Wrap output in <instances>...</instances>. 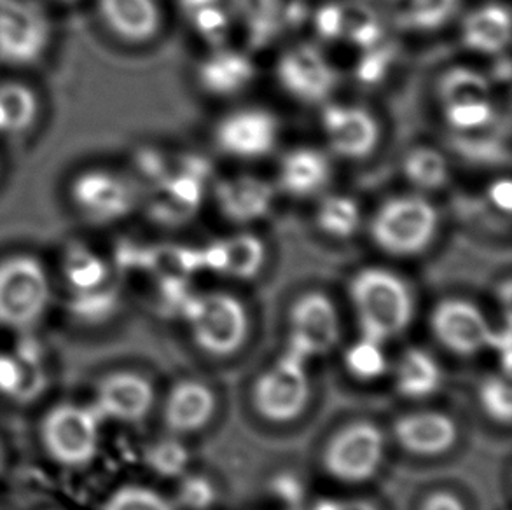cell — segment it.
Listing matches in <instances>:
<instances>
[{
  "mask_svg": "<svg viewBox=\"0 0 512 510\" xmlns=\"http://www.w3.org/2000/svg\"><path fill=\"white\" fill-rule=\"evenodd\" d=\"M254 76L256 69L249 56L236 51H217L198 70L201 86L219 97L240 93L252 83Z\"/></svg>",
  "mask_w": 512,
  "mask_h": 510,
  "instance_id": "cell-22",
  "label": "cell"
},
{
  "mask_svg": "<svg viewBox=\"0 0 512 510\" xmlns=\"http://www.w3.org/2000/svg\"><path fill=\"white\" fill-rule=\"evenodd\" d=\"M98 14L112 34L126 42H147L160 30L156 0H97Z\"/></svg>",
  "mask_w": 512,
  "mask_h": 510,
  "instance_id": "cell-20",
  "label": "cell"
},
{
  "mask_svg": "<svg viewBox=\"0 0 512 510\" xmlns=\"http://www.w3.org/2000/svg\"><path fill=\"white\" fill-rule=\"evenodd\" d=\"M313 510H378L376 505L367 502V500H334L326 498L320 500L319 504L313 507Z\"/></svg>",
  "mask_w": 512,
  "mask_h": 510,
  "instance_id": "cell-45",
  "label": "cell"
},
{
  "mask_svg": "<svg viewBox=\"0 0 512 510\" xmlns=\"http://www.w3.org/2000/svg\"><path fill=\"white\" fill-rule=\"evenodd\" d=\"M62 271L72 294L100 289L109 280L107 262L83 243H72L67 247L63 254Z\"/></svg>",
  "mask_w": 512,
  "mask_h": 510,
  "instance_id": "cell-26",
  "label": "cell"
},
{
  "mask_svg": "<svg viewBox=\"0 0 512 510\" xmlns=\"http://www.w3.org/2000/svg\"><path fill=\"white\" fill-rule=\"evenodd\" d=\"M39 116V98L20 81L0 83V135H23Z\"/></svg>",
  "mask_w": 512,
  "mask_h": 510,
  "instance_id": "cell-25",
  "label": "cell"
},
{
  "mask_svg": "<svg viewBox=\"0 0 512 510\" xmlns=\"http://www.w3.org/2000/svg\"><path fill=\"white\" fill-rule=\"evenodd\" d=\"M180 313L189 324L194 343L208 355L229 357L247 339L249 318L245 306L226 292L191 296Z\"/></svg>",
  "mask_w": 512,
  "mask_h": 510,
  "instance_id": "cell-4",
  "label": "cell"
},
{
  "mask_svg": "<svg viewBox=\"0 0 512 510\" xmlns=\"http://www.w3.org/2000/svg\"><path fill=\"white\" fill-rule=\"evenodd\" d=\"M385 435L371 421H355L341 428L324 451L327 474L346 484L371 481L383 463Z\"/></svg>",
  "mask_w": 512,
  "mask_h": 510,
  "instance_id": "cell-7",
  "label": "cell"
},
{
  "mask_svg": "<svg viewBox=\"0 0 512 510\" xmlns=\"http://www.w3.org/2000/svg\"><path fill=\"white\" fill-rule=\"evenodd\" d=\"M154 388L151 381L130 371L112 373L100 381L93 407L104 421L139 423L154 406Z\"/></svg>",
  "mask_w": 512,
  "mask_h": 510,
  "instance_id": "cell-13",
  "label": "cell"
},
{
  "mask_svg": "<svg viewBox=\"0 0 512 510\" xmlns=\"http://www.w3.org/2000/svg\"><path fill=\"white\" fill-rule=\"evenodd\" d=\"M51 25L34 0H0V62L27 67L48 51Z\"/></svg>",
  "mask_w": 512,
  "mask_h": 510,
  "instance_id": "cell-8",
  "label": "cell"
},
{
  "mask_svg": "<svg viewBox=\"0 0 512 510\" xmlns=\"http://www.w3.org/2000/svg\"><path fill=\"white\" fill-rule=\"evenodd\" d=\"M395 390L406 399H427L443 383L437 360L422 348H409L395 367Z\"/></svg>",
  "mask_w": 512,
  "mask_h": 510,
  "instance_id": "cell-23",
  "label": "cell"
},
{
  "mask_svg": "<svg viewBox=\"0 0 512 510\" xmlns=\"http://www.w3.org/2000/svg\"><path fill=\"white\" fill-rule=\"evenodd\" d=\"M430 329L444 348L462 357H472L488 348L493 334L483 311L464 299H444L437 304Z\"/></svg>",
  "mask_w": 512,
  "mask_h": 510,
  "instance_id": "cell-11",
  "label": "cell"
},
{
  "mask_svg": "<svg viewBox=\"0 0 512 510\" xmlns=\"http://www.w3.org/2000/svg\"><path fill=\"white\" fill-rule=\"evenodd\" d=\"M319 228L334 238H350L357 231L360 212L357 203L346 196H329L317 214Z\"/></svg>",
  "mask_w": 512,
  "mask_h": 510,
  "instance_id": "cell-31",
  "label": "cell"
},
{
  "mask_svg": "<svg viewBox=\"0 0 512 510\" xmlns=\"http://www.w3.org/2000/svg\"><path fill=\"white\" fill-rule=\"evenodd\" d=\"M444 114L451 128L458 131H476L492 125L495 119V107L492 100H483V102L444 107Z\"/></svg>",
  "mask_w": 512,
  "mask_h": 510,
  "instance_id": "cell-37",
  "label": "cell"
},
{
  "mask_svg": "<svg viewBox=\"0 0 512 510\" xmlns=\"http://www.w3.org/2000/svg\"><path fill=\"white\" fill-rule=\"evenodd\" d=\"M217 407L215 395L200 381H180L168 393L165 423L173 434H191L212 420Z\"/></svg>",
  "mask_w": 512,
  "mask_h": 510,
  "instance_id": "cell-18",
  "label": "cell"
},
{
  "mask_svg": "<svg viewBox=\"0 0 512 510\" xmlns=\"http://www.w3.org/2000/svg\"><path fill=\"white\" fill-rule=\"evenodd\" d=\"M381 25L376 14L364 6H352L345 9L343 37L357 48L366 49L378 46L381 41Z\"/></svg>",
  "mask_w": 512,
  "mask_h": 510,
  "instance_id": "cell-34",
  "label": "cell"
},
{
  "mask_svg": "<svg viewBox=\"0 0 512 510\" xmlns=\"http://www.w3.org/2000/svg\"><path fill=\"white\" fill-rule=\"evenodd\" d=\"M196 32L212 44H221L229 32V16L219 4L201 7L191 13Z\"/></svg>",
  "mask_w": 512,
  "mask_h": 510,
  "instance_id": "cell-39",
  "label": "cell"
},
{
  "mask_svg": "<svg viewBox=\"0 0 512 510\" xmlns=\"http://www.w3.org/2000/svg\"><path fill=\"white\" fill-rule=\"evenodd\" d=\"M394 437L411 455L439 456L457 442L458 427L448 414L416 411L395 420Z\"/></svg>",
  "mask_w": 512,
  "mask_h": 510,
  "instance_id": "cell-16",
  "label": "cell"
},
{
  "mask_svg": "<svg viewBox=\"0 0 512 510\" xmlns=\"http://www.w3.org/2000/svg\"><path fill=\"white\" fill-rule=\"evenodd\" d=\"M479 404L493 421L509 425L512 420V390L507 376H490L478 390Z\"/></svg>",
  "mask_w": 512,
  "mask_h": 510,
  "instance_id": "cell-35",
  "label": "cell"
},
{
  "mask_svg": "<svg viewBox=\"0 0 512 510\" xmlns=\"http://www.w3.org/2000/svg\"><path fill=\"white\" fill-rule=\"evenodd\" d=\"M350 297L364 338L378 343L401 336L413 318V296L406 282L387 269L360 271L350 283Z\"/></svg>",
  "mask_w": 512,
  "mask_h": 510,
  "instance_id": "cell-1",
  "label": "cell"
},
{
  "mask_svg": "<svg viewBox=\"0 0 512 510\" xmlns=\"http://www.w3.org/2000/svg\"><path fill=\"white\" fill-rule=\"evenodd\" d=\"M462 37L472 51L499 55L511 41V16L507 7L500 4L479 7L465 18Z\"/></svg>",
  "mask_w": 512,
  "mask_h": 510,
  "instance_id": "cell-21",
  "label": "cell"
},
{
  "mask_svg": "<svg viewBox=\"0 0 512 510\" xmlns=\"http://www.w3.org/2000/svg\"><path fill=\"white\" fill-rule=\"evenodd\" d=\"M404 173L411 184L434 191L448 180V161L432 147H416L404 159Z\"/></svg>",
  "mask_w": 512,
  "mask_h": 510,
  "instance_id": "cell-30",
  "label": "cell"
},
{
  "mask_svg": "<svg viewBox=\"0 0 512 510\" xmlns=\"http://www.w3.org/2000/svg\"><path fill=\"white\" fill-rule=\"evenodd\" d=\"M439 97L444 107L483 102L492 100V86L478 70L453 67L439 81Z\"/></svg>",
  "mask_w": 512,
  "mask_h": 510,
  "instance_id": "cell-28",
  "label": "cell"
},
{
  "mask_svg": "<svg viewBox=\"0 0 512 510\" xmlns=\"http://www.w3.org/2000/svg\"><path fill=\"white\" fill-rule=\"evenodd\" d=\"M329 161L320 151L299 147L289 152L280 166V182L294 196L317 193L329 180Z\"/></svg>",
  "mask_w": 512,
  "mask_h": 510,
  "instance_id": "cell-24",
  "label": "cell"
},
{
  "mask_svg": "<svg viewBox=\"0 0 512 510\" xmlns=\"http://www.w3.org/2000/svg\"><path fill=\"white\" fill-rule=\"evenodd\" d=\"M74 311L86 320H104L118 308V294L107 285L90 292L74 294Z\"/></svg>",
  "mask_w": 512,
  "mask_h": 510,
  "instance_id": "cell-38",
  "label": "cell"
},
{
  "mask_svg": "<svg viewBox=\"0 0 512 510\" xmlns=\"http://www.w3.org/2000/svg\"><path fill=\"white\" fill-rule=\"evenodd\" d=\"M322 128L334 152L343 158H366L380 140L376 119L360 107L329 105L322 112Z\"/></svg>",
  "mask_w": 512,
  "mask_h": 510,
  "instance_id": "cell-15",
  "label": "cell"
},
{
  "mask_svg": "<svg viewBox=\"0 0 512 510\" xmlns=\"http://www.w3.org/2000/svg\"><path fill=\"white\" fill-rule=\"evenodd\" d=\"M422 510H467L465 509L464 502L453 495L450 491H436L432 493L425 504H423Z\"/></svg>",
  "mask_w": 512,
  "mask_h": 510,
  "instance_id": "cell-43",
  "label": "cell"
},
{
  "mask_svg": "<svg viewBox=\"0 0 512 510\" xmlns=\"http://www.w3.org/2000/svg\"><path fill=\"white\" fill-rule=\"evenodd\" d=\"M387 355L383 352V343L362 338L353 343L345 355V366L353 378L360 381H373L387 373Z\"/></svg>",
  "mask_w": 512,
  "mask_h": 510,
  "instance_id": "cell-32",
  "label": "cell"
},
{
  "mask_svg": "<svg viewBox=\"0 0 512 510\" xmlns=\"http://www.w3.org/2000/svg\"><path fill=\"white\" fill-rule=\"evenodd\" d=\"M490 200H492L495 208H499L500 212H506L509 214L512 207V186L511 182L507 179L499 180L490 187Z\"/></svg>",
  "mask_w": 512,
  "mask_h": 510,
  "instance_id": "cell-44",
  "label": "cell"
},
{
  "mask_svg": "<svg viewBox=\"0 0 512 510\" xmlns=\"http://www.w3.org/2000/svg\"><path fill=\"white\" fill-rule=\"evenodd\" d=\"M215 138L217 145L229 156L261 158L277 144L278 121L263 109L235 112L222 119Z\"/></svg>",
  "mask_w": 512,
  "mask_h": 510,
  "instance_id": "cell-14",
  "label": "cell"
},
{
  "mask_svg": "<svg viewBox=\"0 0 512 510\" xmlns=\"http://www.w3.org/2000/svg\"><path fill=\"white\" fill-rule=\"evenodd\" d=\"M189 451L173 439L156 442L147 451V465L161 477H179L186 472Z\"/></svg>",
  "mask_w": 512,
  "mask_h": 510,
  "instance_id": "cell-36",
  "label": "cell"
},
{
  "mask_svg": "<svg viewBox=\"0 0 512 510\" xmlns=\"http://www.w3.org/2000/svg\"><path fill=\"white\" fill-rule=\"evenodd\" d=\"M308 360L287 350L254 385V407L264 420L287 423L306 409L312 383L306 369Z\"/></svg>",
  "mask_w": 512,
  "mask_h": 510,
  "instance_id": "cell-6",
  "label": "cell"
},
{
  "mask_svg": "<svg viewBox=\"0 0 512 510\" xmlns=\"http://www.w3.org/2000/svg\"><path fill=\"white\" fill-rule=\"evenodd\" d=\"M390 60H392V53L387 48L374 46V48L366 49V53L360 58L359 65H357V77H359L360 83H380L387 74Z\"/></svg>",
  "mask_w": 512,
  "mask_h": 510,
  "instance_id": "cell-41",
  "label": "cell"
},
{
  "mask_svg": "<svg viewBox=\"0 0 512 510\" xmlns=\"http://www.w3.org/2000/svg\"><path fill=\"white\" fill-rule=\"evenodd\" d=\"M217 491L205 476H186L177 491V502L189 510H207L215 504Z\"/></svg>",
  "mask_w": 512,
  "mask_h": 510,
  "instance_id": "cell-40",
  "label": "cell"
},
{
  "mask_svg": "<svg viewBox=\"0 0 512 510\" xmlns=\"http://www.w3.org/2000/svg\"><path fill=\"white\" fill-rule=\"evenodd\" d=\"M102 425L104 418L93 404H58L42 418V446L56 463L79 469L98 455Z\"/></svg>",
  "mask_w": 512,
  "mask_h": 510,
  "instance_id": "cell-3",
  "label": "cell"
},
{
  "mask_svg": "<svg viewBox=\"0 0 512 510\" xmlns=\"http://www.w3.org/2000/svg\"><path fill=\"white\" fill-rule=\"evenodd\" d=\"M341 339L340 313L322 292L299 297L291 310L289 348L305 360L331 352Z\"/></svg>",
  "mask_w": 512,
  "mask_h": 510,
  "instance_id": "cell-9",
  "label": "cell"
},
{
  "mask_svg": "<svg viewBox=\"0 0 512 510\" xmlns=\"http://www.w3.org/2000/svg\"><path fill=\"white\" fill-rule=\"evenodd\" d=\"M56 2H72V0H56Z\"/></svg>",
  "mask_w": 512,
  "mask_h": 510,
  "instance_id": "cell-48",
  "label": "cell"
},
{
  "mask_svg": "<svg viewBox=\"0 0 512 510\" xmlns=\"http://www.w3.org/2000/svg\"><path fill=\"white\" fill-rule=\"evenodd\" d=\"M252 46L263 48L305 20L303 0H236Z\"/></svg>",
  "mask_w": 512,
  "mask_h": 510,
  "instance_id": "cell-17",
  "label": "cell"
},
{
  "mask_svg": "<svg viewBox=\"0 0 512 510\" xmlns=\"http://www.w3.org/2000/svg\"><path fill=\"white\" fill-rule=\"evenodd\" d=\"M343 25H345V7L338 4H326L315 13V30L322 39H340L343 37Z\"/></svg>",
  "mask_w": 512,
  "mask_h": 510,
  "instance_id": "cell-42",
  "label": "cell"
},
{
  "mask_svg": "<svg viewBox=\"0 0 512 510\" xmlns=\"http://www.w3.org/2000/svg\"><path fill=\"white\" fill-rule=\"evenodd\" d=\"M69 193L77 212L100 224L123 219L135 205L132 187L118 175L100 168L76 175L70 182Z\"/></svg>",
  "mask_w": 512,
  "mask_h": 510,
  "instance_id": "cell-10",
  "label": "cell"
},
{
  "mask_svg": "<svg viewBox=\"0 0 512 510\" xmlns=\"http://www.w3.org/2000/svg\"><path fill=\"white\" fill-rule=\"evenodd\" d=\"M102 510H175L161 493L142 484H126L107 497Z\"/></svg>",
  "mask_w": 512,
  "mask_h": 510,
  "instance_id": "cell-33",
  "label": "cell"
},
{
  "mask_svg": "<svg viewBox=\"0 0 512 510\" xmlns=\"http://www.w3.org/2000/svg\"><path fill=\"white\" fill-rule=\"evenodd\" d=\"M439 215L430 201L402 196L381 205L371 224V235L381 250L392 255H415L436 236Z\"/></svg>",
  "mask_w": 512,
  "mask_h": 510,
  "instance_id": "cell-5",
  "label": "cell"
},
{
  "mask_svg": "<svg viewBox=\"0 0 512 510\" xmlns=\"http://www.w3.org/2000/svg\"><path fill=\"white\" fill-rule=\"evenodd\" d=\"M180 4H182L186 13L191 14L193 11H196V9H201V7L219 4V0H180Z\"/></svg>",
  "mask_w": 512,
  "mask_h": 510,
  "instance_id": "cell-46",
  "label": "cell"
},
{
  "mask_svg": "<svg viewBox=\"0 0 512 510\" xmlns=\"http://www.w3.org/2000/svg\"><path fill=\"white\" fill-rule=\"evenodd\" d=\"M51 303V282L41 259L13 254L0 259V325L28 331L41 322Z\"/></svg>",
  "mask_w": 512,
  "mask_h": 510,
  "instance_id": "cell-2",
  "label": "cell"
},
{
  "mask_svg": "<svg viewBox=\"0 0 512 510\" xmlns=\"http://www.w3.org/2000/svg\"><path fill=\"white\" fill-rule=\"evenodd\" d=\"M222 215L233 222H252L270 212L275 200L273 186L252 175L222 180L215 189Z\"/></svg>",
  "mask_w": 512,
  "mask_h": 510,
  "instance_id": "cell-19",
  "label": "cell"
},
{
  "mask_svg": "<svg viewBox=\"0 0 512 510\" xmlns=\"http://www.w3.org/2000/svg\"><path fill=\"white\" fill-rule=\"evenodd\" d=\"M277 76L287 93L308 104L322 102L338 83L333 65L320 49L310 44H301L284 53L278 62Z\"/></svg>",
  "mask_w": 512,
  "mask_h": 510,
  "instance_id": "cell-12",
  "label": "cell"
},
{
  "mask_svg": "<svg viewBox=\"0 0 512 510\" xmlns=\"http://www.w3.org/2000/svg\"><path fill=\"white\" fill-rule=\"evenodd\" d=\"M0 465H2V449H0Z\"/></svg>",
  "mask_w": 512,
  "mask_h": 510,
  "instance_id": "cell-47",
  "label": "cell"
},
{
  "mask_svg": "<svg viewBox=\"0 0 512 510\" xmlns=\"http://www.w3.org/2000/svg\"><path fill=\"white\" fill-rule=\"evenodd\" d=\"M460 0H388L394 20L404 28L432 30L457 11Z\"/></svg>",
  "mask_w": 512,
  "mask_h": 510,
  "instance_id": "cell-27",
  "label": "cell"
},
{
  "mask_svg": "<svg viewBox=\"0 0 512 510\" xmlns=\"http://www.w3.org/2000/svg\"><path fill=\"white\" fill-rule=\"evenodd\" d=\"M226 264L222 275L235 276L238 280H249L263 268L266 249L264 243L254 235H238L224 240Z\"/></svg>",
  "mask_w": 512,
  "mask_h": 510,
  "instance_id": "cell-29",
  "label": "cell"
}]
</instances>
